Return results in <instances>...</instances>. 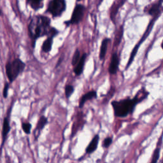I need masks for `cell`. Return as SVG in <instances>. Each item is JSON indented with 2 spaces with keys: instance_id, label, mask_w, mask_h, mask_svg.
Wrapping results in <instances>:
<instances>
[{
  "instance_id": "4316f807",
  "label": "cell",
  "mask_w": 163,
  "mask_h": 163,
  "mask_svg": "<svg viewBox=\"0 0 163 163\" xmlns=\"http://www.w3.org/2000/svg\"><path fill=\"white\" fill-rule=\"evenodd\" d=\"M1 14H2V12L1 11V10H0V16H1Z\"/></svg>"
},
{
  "instance_id": "30bf717a",
  "label": "cell",
  "mask_w": 163,
  "mask_h": 163,
  "mask_svg": "<svg viewBox=\"0 0 163 163\" xmlns=\"http://www.w3.org/2000/svg\"><path fill=\"white\" fill-rule=\"evenodd\" d=\"M87 57V54L86 53H84L81 56V58H80L79 62L78 63L77 66L75 68V69H74V73H75L76 75L79 76L83 73L84 64H85V63H86Z\"/></svg>"
},
{
  "instance_id": "9a60e30c",
  "label": "cell",
  "mask_w": 163,
  "mask_h": 163,
  "mask_svg": "<svg viewBox=\"0 0 163 163\" xmlns=\"http://www.w3.org/2000/svg\"><path fill=\"white\" fill-rule=\"evenodd\" d=\"M53 44V38L48 37L42 44L41 50L45 53H48L51 50Z\"/></svg>"
},
{
  "instance_id": "9c48e42d",
  "label": "cell",
  "mask_w": 163,
  "mask_h": 163,
  "mask_svg": "<svg viewBox=\"0 0 163 163\" xmlns=\"http://www.w3.org/2000/svg\"><path fill=\"white\" fill-rule=\"evenodd\" d=\"M126 2V1H118L113 3V4L110 9V18L113 23H115V17L117 13L119 12V10L121 6H123V5Z\"/></svg>"
},
{
  "instance_id": "7c38bea8",
  "label": "cell",
  "mask_w": 163,
  "mask_h": 163,
  "mask_svg": "<svg viewBox=\"0 0 163 163\" xmlns=\"http://www.w3.org/2000/svg\"><path fill=\"white\" fill-rule=\"evenodd\" d=\"M10 130V122L8 117H5L3 120V131H2V136H3V143L5 142L8 133Z\"/></svg>"
},
{
  "instance_id": "8fae6325",
  "label": "cell",
  "mask_w": 163,
  "mask_h": 163,
  "mask_svg": "<svg viewBox=\"0 0 163 163\" xmlns=\"http://www.w3.org/2000/svg\"><path fill=\"white\" fill-rule=\"evenodd\" d=\"M97 97V93L95 90H91L88 92L87 93L85 94L84 95L82 96L81 97L79 102V108H82L84 106V104L88 100H90L93 99H95Z\"/></svg>"
},
{
  "instance_id": "d4e9b609",
  "label": "cell",
  "mask_w": 163,
  "mask_h": 163,
  "mask_svg": "<svg viewBox=\"0 0 163 163\" xmlns=\"http://www.w3.org/2000/svg\"><path fill=\"white\" fill-rule=\"evenodd\" d=\"M63 57H61L59 59V61H58V62H57V64H56V66H55V68H57L60 65V64L62 63V61H63Z\"/></svg>"
},
{
  "instance_id": "ffe728a7",
  "label": "cell",
  "mask_w": 163,
  "mask_h": 163,
  "mask_svg": "<svg viewBox=\"0 0 163 163\" xmlns=\"http://www.w3.org/2000/svg\"><path fill=\"white\" fill-rule=\"evenodd\" d=\"M22 128L23 129L25 133L26 134H30L31 129V124L29 122H24L22 124Z\"/></svg>"
},
{
  "instance_id": "484cf974",
  "label": "cell",
  "mask_w": 163,
  "mask_h": 163,
  "mask_svg": "<svg viewBox=\"0 0 163 163\" xmlns=\"http://www.w3.org/2000/svg\"><path fill=\"white\" fill-rule=\"evenodd\" d=\"M161 47H162V48L163 49V40H162V44H161Z\"/></svg>"
},
{
  "instance_id": "e0dca14e",
  "label": "cell",
  "mask_w": 163,
  "mask_h": 163,
  "mask_svg": "<svg viewBox=\"0 0 163 163\" xmlns=\"http://www.w3.org/2000/svg\"><path fill=\"white\" fill-rule=\"evenodd\" d=\"M48 124V119L45 116H41L40 119L38 120V122L37 125V129L38 132H40L42 129L44 128V127Z\"/></svg>"
},
{
  "instance_id": "44dd1931",
  "label": "cell",
  "mask_w": 163,
  "mask_h": 163,
  "mask_svg": "<svg viewBox=\"0 0 163 163\" xmlns=\"http://www.w3.org/2000/svg\"><path fill=\"white\" fill-rule=\"evenodd\" d=\"M58 33H59V31L57 30V29H56L55 28H50L49 32H48V37L54 38Z\"/></svg>"
},
{
  "instance_id": "d6986e66",
  "label": "cell",
  "mask_w": 163,
  "mask_h": 163,
  "mask_svg": "<svg viewBox=\"0 0 163 163\" xmlns=\"http://www.w3.org/2000/svg\"><path fill=\"white\" fill-rule=\"evenodd\" d=\"M74 87L71 86V85H67L65 87V95H66L67 98H70V96L72 95L73 93H74Z\"/></svg>"
},
{
  "instance_id": "4fadbf2b",
  "label": "cell",
  "mask_w": 163,
  "mask_h": 163,
  "mask_svg": "<svg viewBox=\"0 0 163 163\" xmlns=\"http://www.w3.org/2000/svg\"><path fill=\"white\" fill-rule=\"evenodd\" d=\"M110 41V39L107 38H105L102 41V45H101V47H100V52H99V59L101 60L103 59L105 57L107 48H108V45Z\"/></svg>"
},
{
  "instance_id": "5b68a950",
  "label": "cell",
  "mask_w": 163,
  "mask_h": 163,
  "mask_svg": "<svg viewBox=\"0 0 163 163\" xmlns=\"http://www.w3.org/2000/svg\"><path fill=\"white\" fill-rule=\"evenodd\" d=\"M66 8V3L64 0H52L48 3L47 10L54 17H57L63 14Z\"/></svg>"
},
{
  "instance_id": "ba28073f",
  "label": "cell",
  "mask_w": 163,
  "mask_h": 163,
  "mask_svg": "<svg viewBox=\"0 0 163 163\" xmlns=\"http://www.w3.org/2000/svg\"><path fill=\"white\" fill-rule=\"evenodd\" d=\"M163 1H159L154 4L152 5V6L148 9V13L149 15H151L152 17H155V16H158L160 17L162 10V3Z\"/></svg>"
},
{
  "instance_id": "7402d4cb",
  "label": "cell",
  "mask_w": 163,
  "mask_h": 163,
  "mask_svg": "<svg viewBox=\"0 0 163 163\" xmlns=\"http://www.w3.org/2000/svg\"><path fill=\"white\" fill-rule=\"evenodd\" d=\"M159 149L157 148L156 149L154 153V155H153V159H152V163H156L157 162V161L158 160V158H159Z\"/></svg>"
},
{
  "instance_id": "2e32d148",
  "label": "cell",
  "mask_w": 163,
  "mask_h": 163,
  "mask_svg": "<svg viewBox=\"0 0 163 163\" xmlns=\"http://www.w3.org/2000/svg\"><path fill=\"white\" fill-rule=\"evenodd\" d=\"M27 3L35 11L38 10L44 6V3L41 0H29Z\"/></svg>"
},
{
  "instance_id": "7a4b0ae2",
  "label": "cell",
  "mask_w": 163,
  "mask_h": 163,
  "mask_svg": "<svg viewBox=\"0 0 163 163\" xmlns=\"http://www.w3.org/2000/svg\"><path fill=\"white\" fill-rule=\"evenodd\" d=\"M50 19L46 16L37 15L32 17L28 25V31L30 37L34 42L32 47H35L36 40L38 38L48 35L50 29Z\"/></svg>"
},
{
  "instance_id": "603a6c76",
  "label": "cell",
  "mask_w": 163,
  "mask_h": 163,
  "mask_svg": "<svg viewBox=\"0 0 163 163\" xmlns=\"http://www.w3.org/2000/svg\"><path fill=\"white\" fill-rule=\"evenodd\" d=\"M8 89H9V84L8 82H6L5 84V87L3 88V97H4V98H6L8 96Z\"/></svg>"
},
{
  "instance_id": "ac0fdd59",
  "label": "cell",
  "mask_w": 163,
  "mask_h": 163,
  "mask_svg": "<svg viewBox=\"0 0 163 163\" xmlns=\"http://www.w3.org/2000/svg\"><path fill=\"white\" fill-rule=\"evenodd\" d=\"M80 58H81V56H80V51L78 49H77L73 54V56L72 58V61H71V64H72L73 66H75V65L78 64V63H79L80 59Z\"/></svg>"
},
{
  "instance_id": "5bb4252c",
  "label": "cell",
  "mask_w": 163,
  "mask_h": 163,
  "mask_svg": "<svg viewBox=\"0 0 163 163\" xmlns=\"http://www.w3.org/2000/svg\"><path fill=\"white\" fill-rule=\"evenodd\" d=\"M99 140V137L97 135L94 137L93 139L92 140V141L90 142L89 145H88L86 148V152L87 153L90 154V153H92L96 151V149L97 147V145H98Z\"/></svg>"
},
{
  "instance_id": "8992f818",
  "label": "cell",
  "mask_w": 163,
  "mask_h": 163,
  "mask_svg": "<svg viewBox=\"0 0 163 163\" xmlns=\"http://www.w3.org/2000/svg\"><path fill=\"white\" fill-rule=\"evenodd\" d=\"M86 7L82 4H77L75 7L71 17L70 21H66L64 24H66L67 26H69L70 24H77L82 21L83 19L84 14Z\"/></svg>"
},
{
  "instance_id": "3957f363",
  "label": "cell",
  "mask_w": 163,
  "mask_h": 163,
  "mask_svg": "<svg viewBox=\"0 0 163 163\" xmlns=\"http://www.w3.org/2000/svg\"><path fill=\"white\" fill-rule=\"evenodd\" d=\"M26 64L20 59H15L12 62H8L6 64V73L10 82H14L19 74L24 71Z\"/></svg>"
},
{
  "instance_id": "277c9868",
  "label": "cell",
  "mask_w": 163,
  "mask_h": 163,
  "mask_svg": "<svg viewBox=\"0 0 163 163\" xmlns=\"http://www.w3.org/2000/svg\"><path fill=\"white\" fill-rule=\"evenodd\" d=\"M159 17H158V16H155V17H153L152 20L150 21L149 24H148V26H147V28H146V31H145L144 34H143V37H142L141 39H140V41L138 42V44H136V45L135 47V48H133V50H132V52L131 54V55H130V57H129V61H128V64H127L126 69H128V68L130 66V65H131V63H133V60H134V59H135L136 55L137 54V52H138V50L140 46V45H141V44L143 43V42L146 40V38L148 37L149 34L151 33L152 29L153 28V27H154V25L155 22L156 21V20H157V19Z\"/></svg>"
},
{
  "instance_id": "cb8c5ba5",
  "label": "cell",
  "mask_w": 163,
  "mask_h": 163,
  "mask_svg": "<svg viewBox=\"0 0 163 163\" xmlns=\"http://www.w3.org/2000/svg\"><path fill=\"white\" fill-rule=\"evenodd\" d=\"M112 142V138H106L105 139L103 142V146L104 147H108V146L111 145V143Z\"/></svg>"
},
{
  "instance_id": "52a82bcc",
  "label": "cell",
  "mask_w": 163,
  "mask_h": 163,
  "mask_svg": "<svg viewBox=\"0 0 163 163\" xmlns=\"http://www.w3.org/2000/svg\"><path fill=\"white\" fill-rule=\"evenodd\" d=\"M120 59L118 54L117 52L113 53L111 57V61L109 65L108 71L111 75H115L117 73L119 69Z\"/></svg>"
},
{
  "instance_id": "6da1fadb",
  "label": "cell",
  "mask_w": 163,
  "mask_h": 163,
  "mask_svg": "<svg viewBox=\"0 0 163 163\" xmlns=\"http://www.w3.org/2000/svg\"><path fill=\"white\" fill-rule=\"evenodd\" d=\"M148 94L145 88H142V89L138 91L134 98L131 99L128 97L120 101H113L112 105L115 115L117 117H126L133 113L135 106L142 101L145 99Z\"/></svg>"
}]
</instances>
